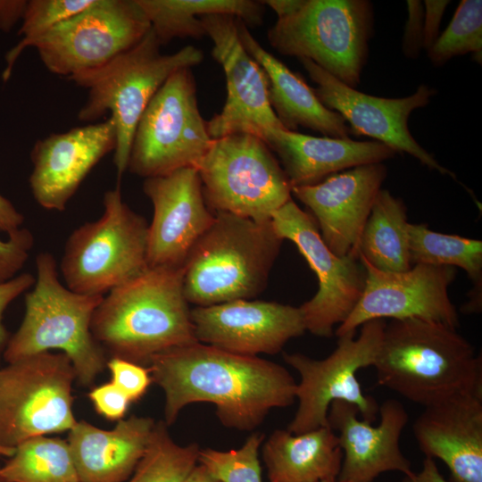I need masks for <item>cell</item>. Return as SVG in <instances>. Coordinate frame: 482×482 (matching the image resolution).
<instances>
[{
  "mask_svg": "<svg viewBox=\"0 0 482 482\" xmlns=\"http://www.w3.org/2000/svg\"><path fill=\"white\" fill-rule=\"evenodd\" d=\"M411 265L459 267L473 283L462 313H479L482 309V241L433 231L425 224H408Z\"/></svg>",
  "mask_w": 482,
  "mask_h": 482,
  "instance_id": "obj_30",
  "label": "cell"
},
{
  "mask_svg": "<svg viewBox=\"0 0 482 482\" xmlns=\"http://www.w3.org/2000/svg\"><path fill=\"white\" fill-rule=\"evenodd\" d=\"M263 141L279 157L292 188L317 184L346 169L379 163L396 154L376 140L313 137L285 129L270 130Z\"/></svg>",
  "mask_w": 482,
  "mask_h": 482,
  "instance_id": "obj_25",
  "label": "cell"
},
{
  "mask_svg": "<svg viewBox=\"0 0 482 482\" xmlns=\"http://www.w3.org/2000/svg\"><path fill=\"white\" fill-rule=\"evenodd\" d=\"M183 482H220L203 465L197 463L185 478Z\"/></svg>",
  "mask_w": 482,
  "mask_h": 482,
  "instance_id": "obj_46",
  "label": "cell"
},
{
  "mask_svg": "<svg viewBox=\"0 0 482 482\" xmlns=\"http://www.w3.org/2000/svg\"><path fill=\"white\" fill-rule=\"evenodd\" d=\"M37 277L25 296L22 321L3 352L7 363L50 350L71 361L77 380L89 386L106 367L105 351L91 331V321L104 295L79 294L63 285L54 255L36 257Z\"/></svg>",
  "mask_w": 482,
  "mask_h": 482,
  "instance_id": "obj_4",
  "label": "cell"
},
{
  "mask_svg": "<svg viewBox=\"0 0 482 482\" xmlns=\"http://www.w3.org/2000/svg\"><path fill=\"white\" fill-rule=\"evenodd\" d=\"M262 444L269 482H325L338 478L343 453L329 426L300 434L276 429Z\"/></svg>",
  "mask_w": 482,
  "mask_h": 482,
  "instance_id": "obj_27",
  "label": "cell"
},
{
  "mask_svg": "<svg viewBox=\"0 0 482 482\" xmlns=\"http://www.w3.org/2000/svg\"><path fill=\"white\" fill-rule=\"evenodd\" d=\"M304 0H266L264 5L270 6L277 14L278 19L291 15L303 4Z\"/></svg>",
  "mask_w": 482,
  "mask_h": 482,
  "instance_id": "obj_45",
  "label": "cell"
},
{
  "mask_svg": "<svg viewBox=\"0 0 482 482\" xmlns=\"http://www.w3.org/2000/svg\"><path fill=\"white\" fill-rule=\"evenodd\" d=\"M201 21L212 42V55L221 65L227 85L221 112L207 121L211 137L247 133L263 140L270 130L285 129L270 105L265 71L241 42L238 20L229 15H206Z\"/></svg>",
  "mask_w": 482,
  "mask_h": 482,
  "instance_id": "obj_16",
  "label": "cell"
},
{
  "mask_svg": "<svg viewBox=\"0 0 482 482\" xmlns=\"http://www.w3.org/2000/svg\"><path fill=\"white\" fill-rule=\"evenodd\" d=\"M0 482H4V481L0 478Z\"/></svg>",
  "mask_w": 482,
  "mask_h": 482,
  "instance_id": "obj_49",
  "label": "cell"
},
{
  "mask_svg": "<svg viewBox=\"0 0 482 482\" xmlns=\"http://www.w3.org/2000/svg\"><path fill=\"white\" fill-rule=\"evenodd\" d=\"M435 66H442L455 56L474 54L481 63L482 56V1L462 0L453 17L427 51Z\"/></svg>",
  "mask_w": 482,
  "mask_h": 482,
  "instance_id": "obj_33",
  "label": "cell"
},
{
  "mask_svg": "<svg viewBox=\"0 0 482 482\" xmlns=\"http://www.w3.org/2000/svg\"><path fill=\"white\" fill-rule=\"evenodd\" d=\"M183 277V267H147L104 295L91 331L105 353L145 366L155 354L197 342Z\"/></svg>",
  "mask_w": 482,
  "mask_h": 482,
  "instance_id": "obj_2",
  "label": "cell"
},
{
  "mask_svg": "<svg viewBox=\"0 0 482 482\" xmlns=\"http://www.w3.org/2000/svg\"><path fill=\"white\" fill-rule=\"evenodd\" d=\"M15 451V448H8L0 445V460L3 457H11Z\"/></svg>",
  "mask_w": 482,
  "mask_h": 482,
  "instance_id": "obj_47",
  "label": "cell"
},
{
  "mask_svg": "<svg viewBox=\"0 0 482 482\" xmlns=\"http://www.w3.org/2000/svg\"><path fill=\"white\" fill-rule=\"evenodd\" d=\"M385 320H372L361 327L360 335L349 332L338 337L336 349L325 359L315 360L302 353H283V360L300 376L295 399L298 407L287 426L294 434L328 427V412L334 401L354 405L363 420L374 421L379 406L375 399L364 395L357 372L373 366Z\"/></svg>",
  "mask_w": 482,
  "mask_h": 482,
  "instance_id": "obj_13",
  "label": "cell"
},
{
  "mask_svg": "<svg viewBox=\"0 0 482 482\" xmlns=\"http://www.w3.org/2000/svg\"><path fill=\"white\" fill-rule=\"evenodd\" d=\"M408 224L403 201L380 189L360 237L359 256L383 272L409 270Z\"/></svg>",
  "mask_w": 482,
  "mask_h": 482,
  "instance_id": "obj_29",
  "label": "cell"
},
{
  "mask_svg": "<svg viewBox=\"0 0 482 482\" xmlns=\"http://www.w3.org/2000/svg\"><path fill=\"white\" fill-rule=\"evenodd\" d=\"M150 29L137 0H96L41 36L10 49L2 79H10L17 59L27 47L37 49L50 72L69 78L104 64L137 45Z\"/></svg>",
  "mask_w": 482,
  "mask_h": 482,
  "instance_id": "obj_10",
  "label": "cell"
},
{
  "mask_svg": "<svg viewBox=\"0 0 482 482\" xmlns=\"http://www.w3.org/2000/svg\"><path fill=\"white\" fill-rule=\"evenodd\" d=\"M298 60L317 85L314 92L320 101L350 123L352 134L370 137L396 153L409 154L430 170L455 179L453 172L415 140L408 127L411 113L430 103L435 88L422 84L413 94L401 98L370 96L344 84L309 59Z\"/></svg>",
  "mask_w": 482,
  "mask_h": 482,
  "instance_id": "obj_17",
  "label": "cell"
},
{
  "mask_svg": "<svg viewBox=\"0 0 482 482\" xmlns=\"http://www.w3.org/2000/svg\"><path fill=\"white\" fill-rule=\"evenodd\" d=\"M143 191L153 205L147 234L148 267H183L214 220L197 170L187 167L145 179Z\"/></svg>",
  "mask_w": 482,
  "mask_h": 482,
  "instance_id": "obj_18",
  "label": "cell"
},
{
  "mask_svg": "<svg viewBox=\"0 0 482 482\" xmlns=\"http://www.w3.org/2000/svg\"><path fill=\"white\" fill-rule=\"evenodd\" d=\"M151 29L162 46L174 38H201L205 35L201 18L229 15L245 25L262 22L264 4L252 0H137Z\"/></svg>",
  "mask_w": 482,
  "mask_h": 482,
  "instance_id": "obj_28",
  "label": "cell"
},
{
  "mask_svg": "<svg viewBox=\"0 0 482 482\" xmlns=\"http://www.w3.org/2000/svg\"><path fill=\"white\" fill-rule=\"evenodd\" d=\"M277 234L292 241L315 272L319 288L299 306L306 331L323 337L333 335L360 300L365 270L359 257L336 255L324 243L313 217L290 199L271 215Z\"/></svg>",
  "mask_w": 482,
  "mask_h": 482,
  "instance_id": "obj_14",
  "label": "cell"
},
{
  "mask_svg": "<svg viewBox=\"0 0 482 482\" xmlns=\"http://www.w3.org/2000/svg\"><path fill=\"white\" fill-rule=\"evenodd\" d=\"M156 421L131 415L112 429L79 420L67 442L79 482H125L142 459Z\"/></svg>",
  "mask_w": 482,
  "mask_h": 482,
  "instance_id": "obj_24",
  "label": "cell"
},
{
  "mask_svg": "<svg viewBox=\"0 0 482 482\" xmlns=\"http://www.w3.org/2000/svg\"><path fill=\"white\" fill-rule=\"evenodd\" d=\"M449 3L448 0L424 1L423 48L427 51L439 36L440 23Z\"/></svg>",
  "mask_w": 482,
  "mask_h": 482,
  "instance_id": "obj_41",
  "label": "cell"
},
{
  "mask_svg": "<svg viewBox=\"0 0 482 482\" xmlns=\"http://www.w3.org/2000/svg\"><path fill=\"white\" fill-rule=\"evenodd\" d=\"M96 0H29L18 35L21 46L91 6Z\"/></svg>",
  "mask_w": 482,
  "mask_h": 482,
  "instance_id": "obj_35",
  "label": "cell"
},
{
  "mask_svg": "<svg viewBox=\"0 0 482 482\" xmlns=\"http://www.w3.org/2000/svg\"><path fill=\"white\" fill-rule=\"evenodd\" d=\"M380 422L360 420L359 410L344 401H334L328 409V422L336 433L343 453L341 482H373L385 472L410 475L411 461L403 453L400 438L409 421L402 403L386 400L378 409Z\"/></svg>",
  "mask_w": 482,
  "mask_h": 482,
  "instance_id": "obj_22",
  "label": "cell"
},
{
  "mask_svg": "<svg viewBox=\"0 0 482 482\" xmlns=\"http://www.w3.org/2000/svg\"><path fill=\"white\" fill-rule=\"evenodd\" d=\"M386 173L382 162L360 165L317 184L293 187L292 195L309 209L336 255L359 257L360 237Z\"/></svg>",
  "mask_w": 482,
  "mask_h": 482,
  "instance_id": "obj_21",
  "label": "cell"
},
{
  "mask_svg": "<svg viewBox=\"0 0 482 482\" xmlns=\"http://www.w3.org/2000/svg\"><path fill=\"white\" fill-rule=\"evenodd\" d=\"M264 437L253 432L237 449H200L198 463L220 482H262L259 449Z\"/></svg>",
  "mask_w": 482,
  "mask_h": 482,
  "instance_id": "obj_34",
  "label": "cell"
},
{
  "mask_svg": "<svg viewBox=\"0 0 482 482\" xmlns=\"http://www.w3.org/2000/svg\"><path fill=\"white\" fill-rule=\"evenodd\" d=\"M26 0H0V30L9 32L22 20Z\"/></svg>",
  "mask_w": 482,
  "mask_h": 482,
  "instance_id": "obj_42",
  "label": "cell"
},
{
  "mask_svg": "<svg viewBox=\"0 0 482 482\" xmlns=\"http://www.w3.org/2000/svg\"><path fill=\"white\" fill-rule=\"evenodd\" d=\"M161 46L150 29L137 45L104 64L67 78L87 91L79 120L94 121L111 112L117 130L113 162L119 179L128 170L137 122L154 96L173 73L193 68L204 58L194 46L170 54H162Z\"/></svg>",
  "mask_w": 482,
  "mask_h": 482,
  "instance_id": "obj_6",
  "label": "cell"
},
{
  "mask_svg": "<svg viewBox=\"0 0 482 482\" xmlns=\"http://www.w3.org/2000/svg\"><path fill=\"white\" fill-rule=\"evenodd\" d=\"M426 457L442 461L453 482H482V394L460 393L424 407L412 425Z\"/></svg>",
  "mask_w": 482,
  "mask_h": 482,
  "instance_id": "obj_23",
  "label": "cell"
},
{
  "mask_svg": "<svg viewBox=\"0 0 482 482\" xmlns=\"http://www.w3.org/2000/svg\"><path fill=\"white\" fill-rule=\"evenodd\" d=\"M112 381L130 402L139 400L150 386L152 378L147 367L120 358L107 361Z\"/></svg>",
  "mask_w": 482,
  "mask_h": 482,
  "instance_id": "obj_37",
  "label": "cell"
},
{
  "mask_svg": "<svg viewBox=\"0 0 482 482\" xmlns=\"http://www.w3.org/2000/svg\"><path fill=\"white\" fill-rule=\"evenodd\" d=\"M147 368L164 393L168 426L183 408L204 402L215 405L224 427L252 431L272 409L295 401L297 383L282 365L198 341L155 354Z\"/></svg>",
  "mask_w": 482,
  "mask_h": 482,
  "instance_id": "obj_1",
  "label": "cell"
},
{
  "mask_svg": "<svg viewBox=\"0 0 482 482\" xmlns=\"http://www.w3.org/2000/svg\"><path fill=\"white\" fill-rule=\"evenodd\" d=\"M103 213L69 236L60 262L65 286L77 293L104 295L147 269L145 219L122 199L117 186L103 198Z\"/></svg>",
  "mask_w": 482,
  "mask_h": 482,
  "instance_id": "obj_7",
  "label": "cell"
},
{
  "mask_svg": "<svg viewBox=\"0 0 482 482\" xmlns=\"http://www.w3.org/2000/svg\"><path fill=\"white\" fill-rule=\"evenodd\" d=\"M76 379L63 353H41L0 368V445L15 448L32 437L69 431L77 422Z\"/></svg>",
  "mask_w": 482,
  "mask_h": 482,
  "instance_id": "obj_12",
  "label": "cell"
},
{
  "mask_svg": "<svg viewBox=\"0 0 482 482\" xmlns=\"http://www.w3.org/2000/svg\"><path fill=\"white\" fill-rule=\"evenodd\" d=\"M117 130L110 116L104 121L52 133L33 145L29 183L42 208L62 212L92 169L114 152Z\"/></svg>",
  "mask_w": 482,
  "mask_h": 482,
  "instance_id": "obj_20",
  "label": "cell"
},
{
  "mask_svg": "<svg viewBox=\"0 0 482 482\" xmlns=\"http://www.w3.org/2000/svg\"><path fill=\"white\" fill-rule=\"evenodd\" d=\"M96 411L109 420L123 419L131 403L112 382L95 386L88 393Z\"/></svg>",
  "mask_w": 482,
  "mask_h": 482,
  "instance_id": "obj_38",
  "label": "cell"
},
{
  "mask_svg": "<svg viewBox=\"0 0 482 482\" xmlns=\"http://www.w3.org/2000/svg\"><path fill=\"white\" fill-rule=\"evenodd\" d=\"M36 277L30 273H20L13 278L0 284V356L9 340V333L3 323V316L9 304L34 286Z\"/></svg>",
  "mask_w": 482,
  "mask_h": 482,
  "instance_id": "obj_40",
  "label": "cell"
},
{
  "mask_svg": "<svg viewBox=\"0 0 482 482\" xmlns=\"http://www.w3.org/2000/svg\"><path fill=\"white\" fill-rule=\"evenodd\" d=\"M406 4L408 17L403 37V52L406 57L415 59L423 48L424 5L418 0H409Z\"/></svg>",
  "mask_w": 482,
  "mask_h": 482,
  "instance_id": "obj_39",
  "label": "cell"
},
{
  "mask_svg": "<svg viewBox=\"0 0 482 482\" xmlns=\"http://www.w3.org/2000/svg\"><path fill=\"white\" fill-rule=\"evenodd\" d=\"M402 482H448L440 473L434 459L425 457L420 471L404 476Z\"/></svg>",
  "mask_w": 482,
  "mask_h": 482,
  "instance_id": "obj_44",
  "label": "cell"
},
{
  "mask_svg": "<svg viewBox=\"0 0 482 482\" xmlns=\"http://www.w3.org/2000/svg\"><path fill=\"white\" fill-rule=\"evenodd\" d=\"M237 25L242 44L267 75L270 103L282 126L290 131L301 126L324 137L349 138L352 132L344 118L327 108L314 89L264 49L243 21L238 20Z\"/></svg>",
  "mask_w": 482,
  "mask_h": 482,
  "instance_id": "obj_26",
  "label": "cell"
},
{
  "mask_svg": "<svg viewBox=\"0 0 482 482\" xmlns=\"http://www.w3.org/2000/svg\"><path fill=\"white\" fill-rule=\"evenodd\" d=\"M7 237L5 240L0 238V284L19 274L35 242L33 233L23 227Z\"/></svg>",
  "mask_w": 482,
  "mask_h": 482,
  "instance_id": "obj_36",
  "label": "cell"
},
{
  "mask_svg": "<svg viewBox=\"0 0 482 482\" xmlns=\"http://www.w3.org/2000/svg\"><path fill=\"white\" fill-rule=\"evenodd\" d=\"M359 260L365 270L363 292L337 328V337L355 332L367 321L386 318H417L457 329L459 314L448 294L457 274L454 267L415 264L407 271L390 273L377 270L361 256Z\"/></svg>",
  "mask_w": 482,
  "mask_h": 482,
  "instance_id": "obj_15",
  "label": "cell"
},
{
  "mask_svg": "<svg viewBox=\"0 0 482 482\" xmlns=\"http://www.w3.org/2000/svg\"><path fill=\"white\" fill-rule=\"evenodd\" d=\"M374 12L368 0H304L278 19L268 41L284 55L306 58L355 88L368 57Z\"/></svg>",
  "mask_w": 482,
  "mask_h": 482,
  "instance_id": "obj_8",
  "label": "cell"
},
{
  "mask_svg": "<svg viewBox=\"0 0 482 482\" xmlns=\"http://www.w3.org/2000/svg\"><path fill=\"white\" fill-rule=\"evenodd\" d=\"M4 482H79L67 440L40 436L15 447L0 466Z\"/></svg>",
  "mask_w": 482,
  "mask_h": 482,
  "instance_id": "obj_31",
  "label": "cell"
},
{
  "mask_svg": "<svg viewBox=\"0 0 482 482\" xmlns=\"http://www.w3.org/2000/svg\"><path fill=\"white\" fill-rule=\"evenodd\" d=\"M164 420L156 421L147 448L128 482H183L198 463L200 446L177 444Z\"/></svg>",
  "mask_w": 482,
  "mask_h": 482,
  "instance_id": "obj_32",
  "label": "cell"
},
{
  "mask_svg": "<svg viewBox=\"0 0 482 482\" xmlns=\"http://www.w3.org/2000/svg\"><path fill=\"white\" fill-rule=\"evenodd\" d=\"M191 68L173 73L154 96L136 127L128 170L144 179L196 168L211 146Z\"/></svg>",
  "mask_w": 482,
  "mask_h": 482,
  "instance_id": "obj_11",
  "label": "cell"
},
{
  "mask_svg": "<svg viewBox=\"0 0 482 482\" xmlns=\"http://www.w3.org/2000/svg\"><path fill=\"white\" fill-rule=\"evenodd\" d=\"M325 482H341V481H339L338 479H335V480L325 481Z\"/></svg>",
  "mask_w": 482,
  "mask_h": 482,
  "instance_id": "obj_48",
  "label": "cell"
},
{
  "mask_svg": "<svg viewBox=\"0 0 482 482\" xmlns=\"http://www.w3.org/2000/svg\"><path fill=\"white\" fill-rule=\"evenodd\" d=\"M195 169L205 203L213 213L229 212L266 222L292 199L282 166L267 144L251 134L212 138Z\"/></svg>",
  "mask_w": 482,
  "mask_h": 482,
  "instance_id": "obj_9",
  "label": "cell"
},
{
  "mask_svg": "<svg viewBox=\"0 0 482 482\" xmlns=\"http://www.w3.org/2000/svg\"><path fill=\"white\" fill-rule=\"evenodd\" d=\"M24 216L11 201L0 194V231L7 235L22 228Z\"/></svg>",
  "mask_w": 482,
  "mask_h": 482,
  "instance_id": "obj_43",
  "label": "cell"
},
{
  "mask_svg": "<svg viewBox=\"0 0 482 482\" xmlns=\"http://www.w3.org/2000/svg\"><path fill=\"white\" fill-rule=\"evenodd\" d=\"M196 340L246 356L276 354L305 331L299 307L275 302L235 300L190 311Z\"/></svg>",
  "mask_w": 482,
  "mask_h": 482,
  "instance_id": "obj_19",
  "label": "cell"
},
{
  "mask_svg": "<svg viewBox=\"0 0 482 482\" xmlns=\"http://www.w3.org/2000/svg\"><path fill=\"white\" fill-rule=\"evenodd\" d=\"M282 242L271 220L214 212L183 266L187 301L210 306L255 297L267 284Z\"/></svg>",
  "mask_w": 482,
  "mask_h": 482,
  "instance_id": "obj_5",
  "label": "cell"
},
{
  "mask_svg": "<svg viewBox=\"0 0 482 482\" xmlns=\"http://www.w3.org/2000/svg\"><path fill=\"white\" fill-rule=\"evenodd\" d=\"M373 367L380 386L424 407L455 394H482L481 356L457 329L435 321L391 320Z\"/></svg>",
  "mask_w": 482,
  "mask_h": 482,
  "instance_id": "obj_3",
  "label": "cell"
}]
</instances>
